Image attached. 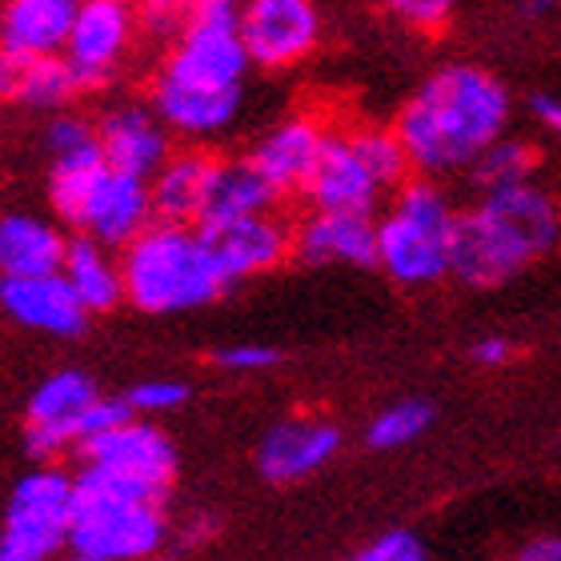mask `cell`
Listing matches in <instances>:
<instances>
[{"label": "cell", "mask_w": 561, "mask_h": 561, "mask_svg": "<svg viewBox=\"0 0 561 561\" xmlns=\"http://www.w3.org/2000/svg\"><path fill=\"white\" fill-rule=\"evenodd\" d=\"M249 65L253 60L241 41V24L185 21L161 72L197 89H241Z\"/></svg>", "instance_id": "9c48e42d"}, {"label": "cell", "mask_w": 561, "mask_h": 561, "mask_svg": "<svg viewBox=\"0 0 561 561\" xmlns=\"http://www.w3.org/2000/svg\"><path fill=\"white\" fill-rule=\"evenodd\" d=\"M301 197L309 201V209L374 213L377 201L386 197V185L365 164L350 133H325V145L317 152L313 173L305 176Z\"/></svg>", "instance_id": "7c38bea8"}, {"label": "cell", "mask_w": 561, "mask_h": 561, "mask_svg": "<svg viewBox=\"0 0 561 561\" xmlns=\"http://www.w3.org/2000/svg\"><path fill=\"white\" fill-rule=\"evenodd\" d=\"M69 241L57 225L41 221L33 213H9L0 217V277H33V273H57L65 265Z\"/></svg>", "instance_id": "cb8c5ba5"}, {"label": "cell", "mask_w": 561, "mask_h": 561, "mask_svg": "<svg viewBox=\"0 0 561 561\" xmlns=\"http://www.w3.org/2000/svg\"><path fill=\"white\" fill-rule=\"evenodd\" d=\"M96 137H101V152H105V161L113 169L145 176V181L173 157V149H169V125L140 105L108 108L101 125H96Z\"/></svg>", "instance_id": "d6986e66"}, {"label": "cell", "mask_w": 561, "mask_h": 561, "mask_svg": "<svg viewBox=\"0 0 561 561\" xmlns=\"http://www.w3.org/2000/svg\"><path fill=\"white\" fill-rule=\"evenodd\" d=\"M45 145H48V161H53V169H57V164L105 161V152H101V137H96V125H89L84 117H72V113H57V117H53Z\"/></svg>", "instance_id": "f546056e"}, {"label": "cell", "mask_w": 561, "mask_h": 561, "mask_svg": "<svg viewBox=\"0 0 561 561\" xmlns=\"http://www.w3.org/2000/svg\"><path fill=\"white\" fill-rule=\"evenodd\" d=\"M469 353H473V362H478V365H505L510 357H514V341L490 333V337L473 341V350H469Z\"/></svg>", "instance_id": "74e56055"}, {"label": "cell", "mask_w": 561, "mask_h": 561, "mask_svg": "<svg viewBox=\"0 0 561 561\" xmlns=\"http://www.w3.org/2000/svg\"><path fill=\"white\" fill-rule=\"evenodd\" d=\"M280 201V188L270 176L261 173L257 164L249 161H221L213 169L209 197L201 209V229H217V225L241 221V217H257V213H273Z\"/></svg>", "instance_id": "ffe728a7"}, {"label": "cell", "mask_w": 561, "mask_h": 561, "mask_svg": "<svg viewBox=\"0 0 561 561\" xmlns=\"http://www.w3.org/2000/svg\"><path fill=\"white\" fill-rule=\"evenodd\" d=\"M510 89L481 65H445L430 72L401 105L393 129L410 152L413 173H461L510 129Z\"/></svg>", "instance_id": "6da1fadb"}, {"label": "cell", "mask_w": 561, "mask_h": 561, "mask_svg": "<svg viewBox=\"0 0 561 561\" xmlns=\"http://www.w3.org/2000/svg\"><path fill=\"white\" fill-rule=\"evenodd\" d=\"M529 117H534V125H538V129L561 137V96L534 93V96H529Z\"/></svg>", "instance_id": "8d00e7d4"}, {"label": "cell", "mask_w": 561, "mask_h": 561, "mask_svg": "<svg viewBox=\"0 0 561 561\" xmlns=\"http://www.w3.org/2000/svg\"><path fill=\"white\" fill-rule=\"evenodd\" d=\"M457 213L433 176H410L377 221V270L405 289L437 285L454 273Z\"/></svg>", "instance_id": "277c9868"}, {"label": "cell", "mask_w": 561, "mask_h": 561, "mask_svg": "<svg viewBox=\"0 0 561 561\" xmlns=\"http://www.w3.org/2000/svg\"><path fill=\"white\" fill-rule=\"evenodd\" d=\"M534 169H538V149H534L529 140L502 133L490 149L481 152L478 161L469 164V176H473V185H478L481 193H490V188L534 181Z\"/></svg>", "instance_id": "484cf974"}, {"label": "cell", "mask_w": 561, "mask_h": 561, "mask_svg": "<svg viewBox=\"0 0 561 561\" xmlns=\"http://www.w3.org/2000/svg\"><path fill=\"white\" fill-rule=\"evenodd\" d=\"M362 561H425V541L413 529H386L365 546Z\"/></svg>", "instance_id": "d6a6232c"}, {"label": "cell", "mask_w": 561, "mask_h": 561, "mask_svg": "<svg viewBox=\"0 0 561 561\" xmlns=\"http://www.w3.org/2000/svg\"><path fill=\"white\" fill-rule=\"evenodd\" d=\"M433 425V405L421 398H410V401H393L389 410H381L374 421H369V430H365V442L369 449H405L421 437V433Z\"/></svg>", "instance_id": "83f0119b"}, {"label": "cell", "mask_w": 561, "mask_h": 561, "mask_svg": "<svg viewBox=\"0 0 561 561\" xmlns=\"http://www.w3.org/2000/svg\"><path fill=\"white\" fill-rule=\"evenodd\" d=\"M357 152L365 157V164L374 169V176L389 188H401L413 176V161L405 145H401L398 129H353L350 133Z\"/></svg>", "instance_id": "f1b7e54d"}, {"label": "cell", "mask_w": 561, "mask_h": 561, "mask_svg": "<svg viewBox=\"0 0 561 561\" xmlns=\"http://www.w3.org/2000/svg\"><path fill=\"white\" fill-rule=\"evenodd\" d=\"M205 237H209L213 253L233 285L277 270L280 261L293 257V229L277 213H257V217L217 225V229H205Z\"/></svg>", "instance_id": "e0dca14e"}, {"label": "cell", "mask_w": 561, "mask_h": 561, "mask_svg": "<svg viewBox=\"0 0 561 561\" xmlns=\"http://www.w3.org/2000/svg\"><path fill=\"white\" fill-rule=\"evenodd\" d=\"M164 538H169V522L161 502H140L96 517H77L69 550L81 561H140L161 550Z\"/></svg>", "instance_id": "30bf717a"}, {"label": "cell", "mask_w": 561, "mask_h": 561, "mask_svg": "<svg viewBox=\"0 0 561 561\" xmlns=\"http://www.w3.org/2000/svg\"><path fill=\"white\" fill-rule=\"evenodd\" d=\"M241 41L257 69H289L321 41L317 0H245Z\"/></svg>", "instance_id": "ba28073f"}, {"label": "cell", "mask_w": 561, "mask_h": 561, "mask_svg": "<svg viewBox=\"0 0 561 561\" xmlns=\"http://www.w3.org/2000/svg\"><path fill=\"white\" fill-rule=\"evenodd\" d=\"M77 4L81 0H9L0 12V45L28 57L65 53Z\"/></svg>", "instance_id": "603a6c76"}, {"label": "cell", "mask_w": 561, "mask_h": 561, "mask_svg": "<svg viewBox=\"0 0 561 561\" xmlns=\"http://www.w3.org/2000/svg\"><path fill=\"white\" fill-rule=\"evenodd\" d=\"M28 65H33L28 53H16V48L0 45V101H9V105L21 101V84H24Z\"/></svg>", "instance_id": "e575fe53"}, {"label": "cell", "mask_w": 561, "mask_h": 561, "mask_svg": "<svg viewBox=\"0 0 561 561\" xmlns=\"http://www.w3.org/2000/svg\"><path fill=\"white\" fill-rule=\"evenodd\" d=\"M125 301L140 313H188L229 293L225 277L201 225L152 221L125 245Z\"/></svg>", "instance_id": "3957f363"}, {"label": "cell", "mask_w": 561, "mask_h": 561, "mask_svg": "<svg viewBox=\"0 0 561 561\" xmlns=\"http://www.w3.org/2000/svg\"><path fill=\"white\" fill-rule=\"evenodd\" d=\"M213 362L221 365V369H229V374H261V369H273L280 362V353L273 345L245 341V345H225V350H217Z\"/></svg>", "instance_id": "836d02e7"}, {"label": "cell", "mask_w": 561, "mask_h": 561, "mask_svg": "<svg viewBox=\"0 0 561 561\" xmlns=\"http://www.w3.org/2000/svg\"><path fill=\"white\" fill-rule=\"evenodd\" d=\"M558 9H561V0H522V16H529V21L553 16Z\"/></svg>", "instance_id": "ab89813d"}, {"label": "cell", "mask_w": 561, "mask_h": 561, "mask_svg": "<svg viewBox=\"0 0 561 561\" xmlns=\"http://www.w3.org/2000/svg\"><path fill=\"white\" fill-rule=\"evenodd\" d=\"M72 534V478L53 466L24 473L4 505L0 561H45L69 550Z\"/></svg>", "instance_id": "8992f818"}, {"label": "cell", "mask_w": 561, "mask_h": 561, "mask_svg": "<svg viewBox=\"0 0 561 561\" xmlns=\"http://www.w3.org/2000/svg\"><path fill=\"white\" fill-rule=\"evenodd\" d=\"M48 201L69 229L96 237L108 249H125L157 221L149 181L121 173L108 161L57 164L48 176Z\"/></svg>", "instance_id": "5b68a950"}, {"label": "cell", "mask_w": 561, "mask_h": 561, "mask_svg": "<svg viewBox=\"0 0 561 561\" xmlns=\"http://www.w3.org/2000/svg\"><path fill=\"white\" fill-rule=\"evenodd\" d=\"M84 461H96V466L121 469L137 481H149L152 490L169 493L176 478V445L169 442V433L149 425V421H121L113 430L96 433L81 445Z\"/></svg>", "instance_id": "5bb4252c"}, {"label": "cell", "mask_w": 561, "mask_h": 561, "mask_svg": "<svg viewBox=\"0 0 561 561\" xmlns=\"http://www.w3.org/2000/svg\"><path fill=\"white\" fill-rule=\"evenodd\" d=\"M77 93H84V84H81V77L72 72L69 57H65V53H48V57H33V65L24 72L21 101H16V105L60 113Z\"/></svg>", "instance_id": "4316f807"}, {"label": "cell", "mask_w": 561, "mask_h": 561, "mask_svg": "<svg viewBox=\"0 0 561 561\" xmlns=\"http://www.w3.org/2000/svg\"><path fill=\"white\" fill-rule=\"evenodd\" d=\"M60 273L69 277V285L77 289V297L84 301L89 313H108L125 301V270L121 261L113 257V249L96 237H77L69 241V253H65V265Z\"/></svg>", "instance_id": "d4e9b609"}, {"label": "cell", "mask_w": 561, "mask_h": 561, "mask_svg": "<svg viewBox=\"0 0 561 561\" xmlns=\"http://www.w3.org/2000/svg\"><path fill=\"white\" fill-rule=\"evenodd\" d=\"M133 41V4L129 0H81L72 16V33L65 41V57L84 89L105 84L117 72L121 57Z\"/></svg>", "instance_id": "8fae6325"}, {"label": "cell", "mask_w": 561, "mask_h": 561, "mask_svg": "<svg viewBox=\"0 0 561 561\" xmlns=\"http://www.w3.org/2000/svg\"><path fill=\"white\" fill-rule=\"evenodd\" d=\"M293 257L305 265H353L377 270V221L374 213L313 209L293 229Z\"/></svg>", "instance_id": "2e32d148"}, {"label": "cell", "mask_w": 561, "mask_h": 561, "mask_svg": "<svg viewBox=\"0 0 561 561\" xmlns=\"http://www.w3.org/2000/svg\"><path fill=\"white\" fill-rule=\"evenodd\" d=\"M101 389L81 369H57L33 389L24 405V449L33 461L81 449L84 442V413L93 410Z\"/></svg>", "instance_id": "52a82bcc"}, {"label": "cell", "mask_w": 561, "mask_h": 561, "mask_svg": "<svg viewBox=\"0 0 561 561\" xmlns=\"http://www.w3.org/2000/svg\"><path fill=\"white\" fill-rule=\"evenodd\" d=\"M213 169H217V157H209V152H201V149L169 157V161L149 176L157 221L197 225L201 209H205V197H209Z\"/></svg>", "instance_id": "7402d4cb"}, {"label": "cell", "mask_w": 561, "mask_h": 561, "mask_svg": "<svg viewBox=\"0 0 561 561\" xmlns=\"http://www.w3.org/2000/svg\"><path fill=\"white\" fill-rule=\"evenodd\" d=\"M321 145H325V129H321L313 117H289V121H280V125H273V129L253 145L249 161L257 164L280 193H289V188L301 193L305 176L313 173Z\"/></svg>", "instance_id": "44dd1931"}, {"label": "cell", "mask_w": 561, "mask_h": 561, "mask_svg": "<svg viewBox=\"0 0 561 561\" xmlns=\"http://www.w3.org/2000/svg\"><path fill=\"white\" fill-rule=\"evenodd\" d=\"M341 454V430L321 417L277 421L257 445V473L270 485H293L313 478Z\"/></svg>", "instance_id": "9a60e30c"}, {"label": "cell", "mask_w": 561, "mask_h": 561, "mask_svg": "<svg viewBox=\"0 0 561 561\" xmlns=\"http://www.w3.org/2000/svg\"><path fill=\"white\" fill-rule=\"evenodd\" d=\"M140 16L152 24V28H176V24L188 21V12L197 0H137Z\"/></svg>", "instance_id": "d590c367"}, {"label": "cell", "mask_w": 561, "mask_h": 561, "mask_svg": "<svg viewBox=\"0 0 561 561\" xmlns=\"http://www.w3.org/2000/svg\"><path fill=\"white\" fill-rule=\"evenodd\" d=\"M125 401L133 405L137 417H161V413H173L185 405L188 386L176 381V377H152V381H137V386L125 393Z\"/></svg>", "instance_id": "4dcf8cb0"}, {"label": "cell", "mask_w": 561, "mask_h": 561, "mask_svg": "<svg viewBox=\"0 0 561 561\" xmlns=\"http://www.w3.org/2000/svg\"><path fill=\"white\" fill-rule=\"evenodd\" d=\"M0 309L21 329L48 333V337H81L93 317L60 270L33 273V277H0Z\"/></svg>", "instance_id": "4fadbf2b"}, {"label": "cell", "mask_w": 561, "mask_h": 561, "mask_svg": "<svg viewBox=\"0 0 561 561\" xmlns=\"http://www.w3.org/2000/svg\"><path fill=\"white\" fill-rule=\"evenodd\" d=\"M561 237V209L534 181L481 193L469 213H457L454 277L473 289H497L546 257Z\"/></svg>", "instance_id": "7a4b0ae2"}, {"label": "cell", "mask_w": 561, "mask_h": 561, "mask_svg": "<svg viewBox=\"0 0 561 561\" xmlns=\"http://www.w3.org/2000/svg\"><path fill=\"white\" fill-rule=\"evenodd\" d=\"M517 558H522V561H561V538H558V534H550V538L526 541Z\"/></svg>", "instance_id": "f35d334b"}, {"label": "cell", "mask_w": 561, "mask_h": 561, "mask_svg": "<svg viewBox=\"0 0 561 561\" xmlns=\"http://www.w3.org/2000/svg\"><path fill=\"white\" fill-rule=\"evenodd\" d=\"M152 113L169 125V133L185 140L221 137L241 113V89H197L157 72L152 81Z\"/></svg>", "instance_id": "ac0fdd59"}, {"label": "cell", "mask_w": 561, "mask_h": 561, "mask_svg": "<svg viewBox=\"0 0 561 561\" xmlns=\"http://www.w3.org/2000/svg\"><path fill=\"white\" fill-rule=\"evenodd\" d=\"M393 21L410 24L417 33H437L454 21L457 0H377Z\"/></svg>", "instance_id": "1f68e13d"}]
</instances>
